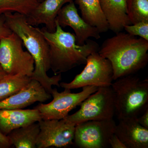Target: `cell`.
Returning a JSON list of instances; mask_svg holds the SVG:
<instances>
[{"label":"cell","mask_w":148,"mask_h":148,"mask_svg":"<svg viewBox=\"0 0 148 148\" xmlns=\"http://www.w3.org/2000/svg\"><path fill=\"white\" fill-rule=\"evenodd\" d=\"M6 25L22 40L27 51L32 56L35 68L31 79L40 84L49 93L52 86H60L61 74L50 77L47 72L50 69L49 47L41 29L29 24L27 16L21 14L9 13L3 14Z\"/></svg>","instance_id":"6da1fadb"},{"label":"cell","mask_w":148,"mask_h":148,"mask_svg":"<svg viewBox=\"0 0 148 148\" xmlns=\"http://www.w3.org/2000/svg\"><path fill=\"white\" fill-rule=\"evenodd\" d=\"M104 41L98 53L110 62L113 80L134 75L147 66L148 41L122 32Z\"/></svg>","instance_id":"7a4b0ae2"},{"label":"cell","mask_w":148,"mask_h":148,"mask_svg":"<svg viewBox=\"0 0 148 148\" xmlns=\"http://www.w3.org/2000/svg\"><path fill=\"white\" fill-rule=\"evenodd\" d=\"M56 23L54 32H48L45 28L40 29L49 45L50 69L55 75L85 65L88 56L98 52L100 47L89 39L83 45L77 44L75 34L65 32L56 21Z\"/></svg>","instance_id":"3957f363"},{"label":"cell","mask_w":148,"mask_h":148,"mask_svg":"<svg viewBox=\"0 0 148 148\" xmlns=\"http://www.w3.org/2000/svg\"><path fill=\"white\" fill-rule=\"evenodd\" d=\"M115 114L119 120L137 119L148 108V79L133 75L121 77L111 85Z\"/></svg>","instance_id":"277c9868"},{"label":"cell","mask_w":148,"mask_h":148,"mask_svg":"<svg viewBox=\"0 0 148 148\" xmlns=\"http://www.w3.org/2000/svg\"><path fill=\"white\" fill-rule=\"evenodd\" d=\"M79 106L78 110L64 119L75 125L88 121L113 119L115 105L112 88L98 87V90L86 98Z\"/></svg>","instance_id":"5b68a950"},{"label":"cell","mask_w":148,"mask_h":148,"mask_svg":"<svg viewBox=\"0 0 148 148\" xmlns=\"http://www.w3.org/2000/svg\"><path fill=\"white\" fill-rule=\"evenodd\" d=\"M20 38L12 32L0 40V66L8 75L20 74L31 78L34 70V58L23 49Z\"/></svg>","instance_id":"8992f818"},{"label":"cell","mask_w":148,"mask_h":148,"mask_svg":"<svg viewBox=\"0 0 148 148\" xmlns=\"http://www.w3.org/2000/svg\"><path fill=\"white\" fill-rule=\"evenodd\" d=\"M82 72L69 83L61 82L60 87L70 90L86 86L98 87L111 86L113 81V71L110 62L98 52L88 57Z\"/></svg>","instance_id":"52a82bcc"},{"label":"cell","mask_w":148,"mask_h":148,"mask_svg":"<svg viewBox=\"0 0 148 148\" xmlns=\"http://www.w3.org/2000/svg\"><path fill=\"white\" fill-rule=\"evenodd\" d=\"M98 88L93 86H85L82 88V91L77 93H73L69 89H64V91L60 92L56 88H53L51 93L53 98L52 101L47 104L41 103L35 108L39 112L42 119H64L71 111L79 106Z\"/></svg>","instance_id":"ba28073f"},{"label":"cell","mask_w":148,"mask_h":148,"mask_svg":"<svg viewBox=\"0 0 148 148\" xmlns=\"http://www.w3.org/2000/svg\"><path fill=\"white\" fill-rule=\"evenodd\" d=\"M116 126L113 119L81 123L75 125L74 143L79 148H109Z\"/></svg>","instance_id":"9c48e42d"},{"label":"cell","mask_w":148,"mask_h":148,"mask_svg":"<svg viewBox=\"0 0 148 148\" xmlns=\"http://www.w3.org/2000/svg\"><path fill=\"white\" fill-rule=\"evenodd\" d=\"M36 148H67L73 144L75 125L64 119L41 120Z\"/></svg>","instance_id":"30bf717a"},{"label":"cell","mask_w":148,"mask_h":148,"mask_svg":"<svg viewBox=\"0 0 148 148\" xmlns=\"http://www.w3.org/2000/svg\"><path fill=\"white\" fill-rule=\"evenodd\" d=\"M56 21L62 28L69 27L75 32L77 43L84 44L89 38L99 39L101 38L99 30L88 24L81 17L73 1L64 5L56 16Z\"/></svg>","instance_id":"8fae6325"},{"label":"cell","mask_w":148,"mask_h":148,"mask_svg":"<svg viewBox=\"0 0 148 148\" xmlns=\"http://www.w3.org/2000/svg\"><path fill=\"white\" fill-rule=\"evenodd\" d=\"M51 97L38 82L32 79L18 92L0 102V109H22L36 102L43 103Z\"/></svg>","instance_id":"7c38bea8"},{"label":"cell","mask_w":148,"mask_h":148,"mask_svg":"<svg viewBox=\"0 0 148 148\" xmlns=\"http://www.w3.org/2000/svg\"><path fill=\"white\" fill-rule=\"evenodd\" d=\"M74 0H43L27 16V22L33 26L41 24L50 32H55L56 16L65 5Z\"/></svg>","instance_id":"4fadbf2b"},{"label":"cell","mask_w":148,"mask_h":148,"mask_svg":"<svg viewBox=\"0 0 148 148\" xmlns=\"http://www.w3.org/2000/svg\"><path fill=\"white\" fill-rule=\"evenodd\" d=\"M119 121L115 134L126 148H148V129L140 125L137 119Z\"/></svg>","instance_id":"5bb4252c"},{"label":"cell","mask_w":148,"mask_h":148,"mask_svg":"<svg viewBox=\"0 0 148 148\" xmlns=\"http://www.w3.org/2000/svg\"><path fill=\"white\" fill-rule=\"evenodd\" d=\"M42 120L36 109H0V131L6 135L14 130Z\"/></svg>","instance_id":"9a60e30c"},{"label":"cell","mask_w":148,"mask_h":148,"mask_svg":"<svg viewBox=\"0 0 148 148\" xmlns=\"http://www.w3.org/2000/svg\"><path fill=\"white\" fill-rule=\"evenodd\" d=\"M100 5L109 26L115 34L132 24L127 14L126 0H100Z\"/></svg>","instance_id":"2e32d148"},{"label":"cell","mask_w":148,"mask_h":148,"mask_svg":"<svg viewBox=\"0 0 148 148\" xmlns=\"http://www.w3.org/2000/svg\"><path fill=\"white\" fill-rule=\"evenodd\" d=\"M100 2V0H76L82 17L102 33L108 32L109 26L101 10Z\"/></svg>","instance_id":"e0dca14e"},{"label":"cell","mask_w":148,"mask_h":148,"mask_svg":"<svg viewBox=\"0 0 148 148\" xmlns=\"http://www.w3.org/2000/svg\"><path fill=\"white\" fill-rule=\"evenodd\" d=\"M39 132V125L36 122L14 130L7 136L15 148H36Z\"/></svg>","instance_id":"ac0fdd59"},{"label":"cell","mask_w":148,"mask_h":148,"mask_svg":"<svg viewBox=\"0 0 148 148\" xmlns=\"http://www.w3.org/2000/svg\"><path fill=\"white\" fill-rule=\"evenodd\" d=\"M32 79L24 75H8L0 80V102L18 92Z\"/></svg>","instance_id":"d6986e66"},{"label":"cell","mask_w":148,"mask_h":148,"mask_svg":"<svg viewBox=\"0 0 148 148\" xmlns=\"http://www.w3.org/2000/svg\"><path fill=\"white\" fill-rule=\"evenodd\" d=\"M39 2V0H0V15L17 13L27 16Z\"/></svg>","instance_id":"ffe728a7"},{"label":"cell","mask_w":148,"mask_h":148,"mask_svg":"<svg viewBox=\"0 0 148 148\" xmlns=\"http://www.w3.org/2000/svg\"><path fill=\"white\" fill-rule=\"evenodd\" d=\"M126 5L132 24L148 21V0H126Z\"/></svg>","instance_id":"44dd1931"},{"label":"cell","mask_w":148,"mask_h":148,"mask_svg":"<svg viewBox=\"0 0 148 148\" xmlns=\"http://www.w3.org/2000/svg\"><path fill=\"white\" fill-rule=\"evenodd\" d=\"M126 33L148 41V21H143L125 26Z\"/></svg>","instance_id":"7402d4cb"},{"label":"cell","mask_w":148,"mask_h":148,"mask_svg":"<svg viewBox=\"0 0 148 148\" xmlns=\"http://www.w3.org/2000/svg\"><path fill=\"white\" fill-rule=\"evenodd\" d=\"M12 32L6 25L3 14L0 15V40L10 35Z\"/></svg>","instance_id":"603a6c76"},{"label":"cell","mask_w":148,"mask_h":148,"mask_svg":"<svg viewBox=\"0 0 148 148\" xmlns=\"http://www.w3.org/2000/svg\"><path fill=\"white\" fill-rule=\"evenodd\" d=\"M109 145L110 147L112 148H126L115 133L109 140Z\"/></svg>","instance_id":"cb8c5ba5"},{"label":"cell","mask_w":148,"mask_h":148,"mask_svg":"<svg viewBox=\"0 0 148 148\" xmlns=\"http://www.w3.org/2000/svg\"><path fill=\"white\" fill-rule=\"evenodd\" d=\"M137 121L140 125L148 129V108L138 117Z\"/></svg>","instance_id":"d4e9b609"},{"label":"cell","mask_w":148,"mask_h":148,"mask_svg":"<svg viewBox=\"0 0 148 148\" xmlns=\"http://www.w3.org/2000/svg\"><path fill=\"white\" fill-rule=\"evenodd\" d=\"M12 146L7 135L0 131V148H8Z\"/></svg>","instance_id":"484cf974"},{"label":"cell","mask_w":148,"mask_h":148,"mask_svg":"<svg viewBox=\"0 0 148 148\" xmlns=\"http://www.w3.org/2000/svg\"><path fill=\"white\" fill-rule=\"evenodd\" d=\"M6 75L7 74L5 73V72L4 71L1 66H0V80L5 77Z\"/></svg>","instance_id":"4316f807"},{"label":"cell","mask_w":148,"mask_h":148,"mask_svg":"<svg viewBox=\"0 0 148 148\" xmlns=\"http://www.w3.org/2000/svg\"><path fill=\"white\" fill-rule=\"evenodd\" d=\"M43 1V0H39V1L40 2V1Z\"/></svg>","instance_id":"83f0119b"},{"label":"cell","mask_w":148,"mask_h":148,"mask_svg":"<svg viewBox=\"0 0 148 148\" xmlns=\"http://www.w3.org/2000/svg\"></svg>","instance_id":"f1b7e54d"}]
</instances>
